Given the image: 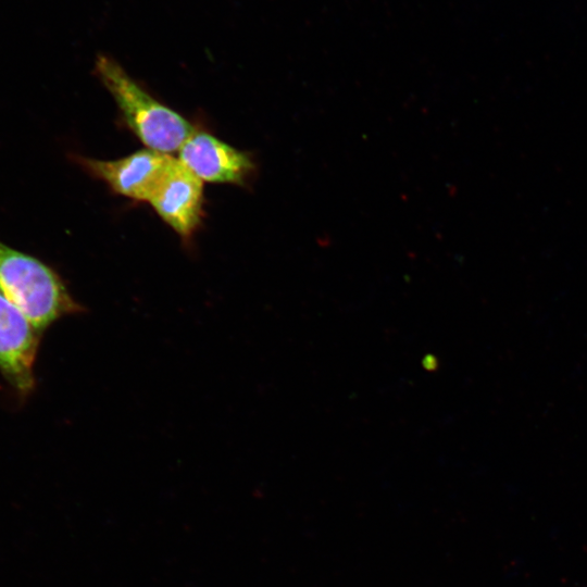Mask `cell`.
<instances>
[{
	"instance_id": "1",
	"label": "cell",
	"mask_w": 587,
	"mask_h": 587,
	"mask_svg": "<svg viewBox=\"0 0 587 587\" xmlns=\"http://www.w3.org/2000/svg\"><path fill=\"white\" fill-rule=\"evenodd\" d=\"M96 73L128 128L148 148L170 154L196 130L192 124L145 90L114 59L100 54Z\"/></svg>"
},
{
	"instance_id": "2",
	"label": "cell",
	"mask_w": 587,
	"mask_h": 587,
	"mask_svg": "<svg viewBox=\"0 0 587 587\" xmlns=\"http://www.w3.org/2000/svg\"><path fill=\"white\" fill-rule=\"evenodd\" d=\"M0 292L41 334L61 317L84 311L49 265L1 241Z\"/></svg>"
},
{
	"instance_id": "3",
	"label": "cell",
	"mask_w": 587,
	"mask_h": 587,
	"mask_svg": "<svg viewBox=\"0 0 587 587\" xmlns=\"http://www.w3.org/2000/svg\"><path fill=\"white\" fill-rule=\"evenodd\" d=\"M203 182L171 157L147 202L176 234L189 238L203 216Z\"/></svg>"
},
{
	"instance_id": "4",
	"label": "cell",
	"mask_w": 587,
	"mask_h": 587,
	"mask_svg": "<svg viewBox=\"0 0 587 587\" xmlns=\"http://www.w3.org/2000/svg\"><path fill=\"white\" fill-rule=\"evenodd\" d=\"M41 333L0 292V373L23 397L35 387L34 365Z\"/></svg>"
},
{
	"instance_id": "5",
	"label": "cell",
	"mask_w": 587,
	"mask_h": 587,
	"mask_svg": "<svg viewBox=\"0 0 587 587\" xmlns=\"http://www.w3.org/2000/svg\"><path fill=\"white\" fill-rule=\"evenodd\" d=\"M202 182L246 186L257 172L251 154L207 132H197L184 142L177 158Z\"/></svg>"
},
{
	"instance_id": "6",
	"label": "cell",
	"mask_w": 587,
	"mask_h": 587,
	"mask_svg": "<svg viewBox=\"0 0 587 587\" xmlns=\"http://www.w3.org/2000/svg\"><path fill=\"white\" fill-rule=\"evenodd\" d=\"M171 157L147 148L117 160L79 158L78 162L115 193L148 201Z\"/></svg>"
}]
</instances>
